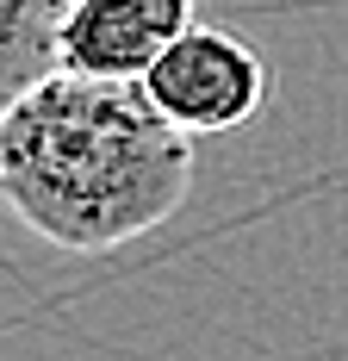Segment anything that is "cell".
Wrapping results in <instances>:
<instances>
[{
	"instance_id": "cell-1",
	"label": "cell",
	"mask_w": 348,
	"mask_h": 361,
	"mask_svg": "<svg viewBox=\"0 0 348 361\" xmlns=\"http://www.w3.org/2000/svg\"><path fill=\"white\" fill-rule=\"evenodd\" d=\"M193 193V137L143 81L50 69L0 106V200L32 237L69 255L125 250Z\"/></svg>"
},
{
	"instance_id": "cell-2",
	"label": "cell",
	"mask_w": 348,
	"mask_h": 361,
	"mask_svg": "<svg viewBox=\"0 0 348 361\" xmlns=\"http://www.w3.org/2000/svg\"><path fill=\"white\" fill-rule=\"evenodd\" d=\"M143 94L187 137H224L268 106V56L230 25H193L143 75Z\"/></svg>"
},
{
	"instance_id": "cell-3",
	"label": "cell",
	"mask_w": 348,
	"mask_h": 361,
	"mask_svg": "<svg viewBox=\"0 0 348 361\" xmlns=\"http://www.w3.org/2000/svg\"><path fill=\"white\" fill-rule=\"evenodd\" d=\"M193 25L199 0H75L56 37V69L94 81H143Z\"/></svg>"
},
{
	"instance_id": "cell-4",
	"label": "cell",
	"mask_w": 348,
	"mask_h": 361,
	"mask_svg": "<svg viewBox=\"0 0 348 361\" xmlns=\"http://www.w3.org/2000/svg\"><path fill=\"white\" fill-rule=\"evenodd\" d=\"M75 0H0V87L19 94L56 69V37Z\"/></svg>"
}]
</instances>
